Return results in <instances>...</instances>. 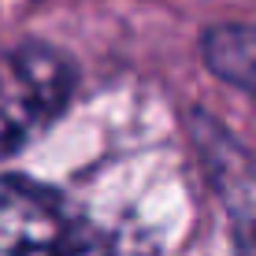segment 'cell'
<instances>
[{"label":"cell","mask_w":256,"mask_h":256,"mask_svg":"<svg viewBox=\"0 0 256 256\" xmlns=\"http://www.w3.org/2000/svg\"><path fill=\"white\" fill-rule=\"evenodd\" d=\"M67 226L48 190L0 178V256H64Z\"/></svg>","instance_id":"obj_3"},{"label":"cell","mask_w":256,"mask_h":256,"mask_svg":"<svg viewBox=\"0 0 256 256\" xmlns=\"http://www.w3.org/2000/svg\"><path fill=\"white\" fill-rule=\"evenodd\" d=\"M190 138L208 171L212 190L219 193L234 234L256 226V156L208 112L190 116Z\"/></svg>","instance_id":"obj_2"},{"label":"cell","mask_w":256,"mask_h":256,"mask_svg":"<svg viewBox=\"0 0 256 256\" xmlns=\"http://www.w3.org/2000/svg\"><path fill=\"white\" fill-rule=\"evenodd\" d=\"M74 67L48 45H19L0 56V160L22 152L64 116Z\"/></svg>","instance_id":"obj_1"},{"label":"cell","mask_w":256,"mask_h":256,"mask_svg":"<svg viewBox=\"0 0 256 256\" xmlns=\"http://www.w3.org/2000/svg\"><path fill=\"white\" fill-rule=\"evenodd\" d=\"M200 60L216 78L256 96V26L223 22L200 38Z\"/></svg>","instance_id":"obj_4"},{"label":"cell","mask_w":256,"mask_h":256,"mask_svg":"<svg viewBox=\"0 0 256 256\" xmlns=\"http://www.w3.org/2000/svg\"><path fill=\"white\" fill-rule=\"evenodd\" d=\"M234 252L238 256H256V226H252V230L234 234Z\"/></svg>","instance_id":"obj_5"}]
</instances>
